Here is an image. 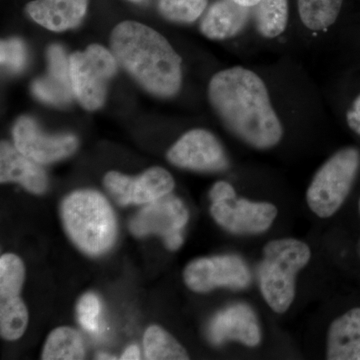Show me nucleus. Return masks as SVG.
Here are the masks:
<instances>
[{
	"label": "nucleus",
	"mask_w": 360,
	"mask_h": 360,
	"mask_svg": "<svg viewBox=\"0 0 360 360\" xmlns=\"http://www.w3.org/2000/svg\"><path fill=\"white\" fill-rule=\"evenodd\" d=\"M343 0H297L298 14L312 32L328 30L338 20Z\"/></svg>",
	"instance_id": "obj_21"
},
{
	"label": "nucleus",
	"mask_w": 360,
	"mask_h": 360,
	"mask_svg": "<svg viewBox=\"0 0 360 360\" xmlns=\"http://www.w3.org/2000/svg\"><path fill=\"white\" fill-rule=\"evenodd\" d=\"M310 258L309 246L298 239H276L264 246L258 281L265 302L276 314H284L292 304L296 277Z\"/></svg>",
	"instance_id": "obj_4"
},
{
	"label": "nucleus",
	"mask_w": 360,
	"mask_h": 360,
	"mask_svg": "<svg viewBox=\"0 0 360 360\" xmlns=\"http://www.w3.org/2000/svg\"><path fill=\"white\" fill-rule=\"evenodd\" d=\"M326 359L360 360V307L348 310L329 326Z\"/></svg>",
	"instance_id": "obj_18"
},
{
	"label": "nucleus",
	"mask_w": 360,
	"mask_h": 360,
	"mask_svg": "<svg viewBox=\"0 0 360 360\" xmlns=\"http://www.w3.org/2000/svg\"><path fill=\"white\" fill-rule=\"evenodd\" d=\"M207 335L214 345L236 340L246 347H255L262 341L257 314L245 303H236L215 315L208 326Z\"/></svg>",
	"instance_id": "obj_14"
},
{
	"label": "nucleus",
	"mask_w": 360,
	"mask_h": 360,
	"mask_svg": "<svg viewBox=\"0 0 360 360\" xmlns=\"http://www.w3.org/2000/svg\"><path fill=\"white\" fill-rule=\"evenodd\" d=\"M236 198V194L233 187L226 181L217 182L210 191V200L212 202L233 200Z\"/></svg>",
	"instance_id": "obj_28"
},
{
	"label": "nucleus",
	"mask_w": 360,
	"mask_h": 360,
	"mask_svg": "<svg viewBox=\"0 0 360 360\" xmlns=\"http://www.w3.org/2000/svg\"><path fill=\"white\" fill-rule=\"evenodd\" d=\"M174 167L201 172H222L229 167V160L222 144L212 132L202 129L189 130L167 153Z\"/></svg>",
	"instance_id": "obj_10"
},
{
	"label": "nucleus",
	"mask_w": 360,
	"mask_h": 360,
	"mask_svg": "<svg viewBox=\"0 0 360 360\" xmlns=\"http://www.w3.org/2000/svg\"><path fill=\"white\" fill-rule=\"evenodd\" d=\"M101 314V302L96 295L86 293L80 298L77 304L78 321L84 328L89 331H96L98 329V319Z\"/></svg>",
	"instance_id": "obj_27"
},
{
	"label": "nucleus",
	"mask_w": 360,
	"mask_h": 360,
	"mask_svg": "<svg viewBox=\"0 0 360 360\" xmlns=\"http://www.w3.org/2000/svg\"><path fill=\"white\" fill-rule=\"evenodd\" d=\"M60 217L68 238L85 255L98 257L115 245V212L98 191L79 189L68 194L61 202Z\"/></svg>",
	"instance_id": "obj_3"
},
{
	"label": "nucleus",
	"mask_w": 360,
	"mask_h": 360,
	"mask_svg": "<svg viewBox=\"0 0 360 360\" xmlns=\"http://www.w3.org/2000/svg\"><path fill=\"white\" fill-rule=\"evenodd\" d=\"M96 359H105V360H111V359H117V357L113 356V355H110L108 354H103V352H101V354H97Z\"/></svg>",
	"instance_id": "obj_32"
},
{
	"label": "nucleus",
	"mask_w": 360,
	"mask_h": 360,
	"mask_svg": "<svg viewBox=\"0 0 360 360\" xmlns=\"http://www.w3.org/2000/svg\"><path fill=\"white\" fill-rule=\"evenodd\" d=\"M161 18L177 25H191L200 20L208 7V0H158Z\"/></svg>",
	"instance_id": "obj_24"
},
{
	"label": "nucleus",
	"mask_w": 360,
	"mask_h": 360,
	"mask_svg": "<svg viewBox=\"0 0 360 360\" xmlns=\"http://www.w3.org/2000/svg\"><path fill=\"white\" fill-rule=\"evenodd\" d=\"M0 182H15L33 194H42L49 187L44 165L20 153L13 143H0Z\"/></svg>",
	"instance_id": "obj_16"
},
{
	"label": "nucleus",
	"mask_w": 360,
	"mask_h": 360,
	"mask_svg": "<svg viewBox=\"0 0 360 360\" xmlns=\"http://www.w3.org/2000/svg\"><path fill=\"white\" fill-rule=\"evenodd\" d=\"M89 0H32L25 11L35 23L52 32H65L82 25Z\"/></svg>",
	"instance_id": "obj_15"
},
{
	"label": "nucleus",
	"mask_w": 360,
	"mask_h": 360,
	"mask_svg": "<svg viewBox=\"0 0 360 360\" xmlns=\"http://www.w3.org/2000/svg\"><path fill=\"white\" fill-rule=\"evenodd\" d=\"M108 193L118 205H148L162 196L172 193L174 179L165 168H148L137 176H129L118 172H110L103 179Z\"/></svg>",
	"instance_id": "obj_11"
},
{
	"label": "nucleus",
	"mask_w": 360,
	"mask_h": 360,
	"mask_svg": "<svg viewBox=\"0 0 360 360\" xmlns=\"http://www.w3.org/2000/svg\"><path fill=\"white\" fill-rule=\"evenodd\" d=\"M252 16V7L234 0H215L201 16L200 30L210 40H226L243 32Z\"/></svg>",
	"instance_id": "obj_17"
},
{
	"label": "nucleus",
	"mask_w": 360,
	"mask_h": 360,
	"mask_svg": "<svg viewBox=\"0 0 360 360\" xmlns=\"http://www.w3.org/2000/svg\"><path fill=\"white\" fill-rule=\"evenodd\" d=\"M234 1L238 2V4L243 6L252 7L257 6L260 0H234Z\"/></svg>",
	"instance_id": "obj_31"
},
{
	"label": "nucleus",
	"mask_w": 360,
	"mask_h": 360,
	"mask_svg": "<svg viewBox=\"0 0 360 360\" xmlns=\"http://www.w3.org/2000/svg\"><path fill=\"white\" fill-rule=\"evenodd\" d=\"M359 212H360V200H359ZM359 255H360V241H359Z\"/></svg>",
	"instance_id": "obj_33"
},
{
	"label": "nucleus",
	"mask_w": 360,
	"mask_h": 360,
	"mask_svg": "<svg viewBox=\"0 0 360 360\" xmlns=\"http://www.w3.org/2000/svg\"><path fill=\"white\" fill-rule=\"evenodd\" d=\"M360 168V151L348 146L317 170L307 193L310 210L321 219L333 217L347 200Z\"/></svg>",
	"instance_id": "obj_5"
},
{
	"label": "nucleus",
	"mask_w": 360,
	"mask_h": 360,
	"mask_svg": "<svg viewBox=\"0 0 360 360\" xmlns=\"http://www.w3.org/2000/svg\"><path fill=\"white\" fill-rule=\"evenodd\" d=\"M347 122L349 129L360 135V94L347 111Z\"/></svg>",
	"instance_id": "obj_29"
},
{
	"label": "nucleus",
	"mask_w": 360,
	"mask_h": 360,
	"mask_svg": "<svg viewBox=\"0 0 360 360\" xmlns=\"http://www.w3.org/2000/svg\"><path fill=\"white\" fill-rule=\"evenodd\" d=\"M13 143L15 148L41 165H51L72 155L79 146L77 135L47 134L32 115H20L13 123Z\"/></svg>",
	"instance_id": "obj_8"
},
{
	"label": "nucleus",
	"mask_w": 360,
	"mask_h": 360,
	"mask_svg": "<svg viewBox=\"0 0 360 360\" xmlns=\"http://www.w3.org/2000/svg\"><path fill=\"white\" fill-rule=\"evenodd\" d=\"M117 60L110 49L92 44L70 54L71 82L75 101L87 111L103 108L108 89L117 75Z\"/></svg>",
	"instance_id": "obj_6"
},
{
	"label": "nucleus",
	"mask_w": 360,
	"mask_h": 360,
	"mask_svg": "<svg viewBox=\"0 0 360 360\" xmlns=\"http://www.w3.org/2000/svg\"><path fill=\"white\" fill-rule=\"evenodd\" d=\"M252 18L262 37L276 39L288 26V0H260L252 6Z\"/></svg>",
	"instance_id": "obj_20"
},
{
	"label": "nucleus",
	"mask_w": 360,
	"mask_h": 360,
	"mask_svg": "<svg viewBox=\"0 0 360 360\" xmlns=\"http://www.w3.org/2000/svg\"><path fill=\"white\" fill-rule=\"evenodd\" d=\"M30 51L27 44L18 37L2 39L0 44V63L8 75H18L27 68Z\"/></svg>",
	"instance_id": "obj_26"
},
{
	"label": "nucleus",
	"mask_w": 360,
	"mask_h": 360,
	"mask_svg": "<svg viewBox=\"0 0 360 360\" xmlns=\"http://www.w3.org/2000/svg\"><path fill=\"white\" fill-rule=\"evenodd\" d=\"M184 283L194 292H208L217 288L243 290L251 274L243 258L234 255L196 258L186 265Z\"/></svg>",
	"instance_id": "obj_9"
},
{
	"label": "nucleus",
	"mask_w": 360,
	"mask_h": 360,
	"mask_svg": "<svg viewBox=\"0 0 360 360\" xmlns=\"http://www.w3.org/2000/svg\"><path fill=\"white\" fill-rule=\"evenodd\" d=\"M70 54L59 44H51L46 49V70L30 85L32 96L45 105L65 108L75 99L70 77Z\"/></svg>",
	"instance_id": "obj_12"
},
{
	"label": "nucleus",
	"mask_w": 360,
	"mask_h": 360,
	"mask_svg": "<svg viewBox=\"0 0 360 360\" xmlns=\"http://www.w3.org/2000/svg\"><path fill=\"white\" fill-rule=\"evenodd\" d=\"M110 49L120 68L156 98H174L184 82L182 58L160 32L134 20L111 30Z\"/></svg>",
	"instance_id": "obj_2"
},
{
	"label": "nucleus",
	"mask_w": 360,
	"mask_h": 360,
	"mask_svg": "<svg viewBox=\"0 0 360 360\" xmlns=\"http://www.w3.org/2000/svg\"><path fill=\"white\" fill-rule=\"evenodd\" d=\"M207 94L222 124L248 146L265 150L283 139V124L257 73L241 66L219 71L210 79Z\"/></svg>",
	"instance_id": "obj_1"
},
{
	"label": "nucleus",
	"mask_w": 360,
	"mask_h": 360,
	"mask_svg": "<svg viewBox=\"0 0 360 360\" xmlns=\"http://www.w3.org/2000/svg\"><path fill=\"white\" fill-rule=\"evenodd\" d=\"M120 359L123 360H139L141 359V350L137 345H130L123 352Z\"/></svg>",
	"instance_id": "obj_30"
},
{
	"label": "nucleus",
	"mask_w": 360,
	"mask_h": 360,
	"mask_svg": "<svg viewBox=\"0 0 360 360\" xmlns=\"http://www.w3.org/2000/svg\"><path fill=\"white\" fill-rule=\"evenodd\" d=\"M85 359V349L82 335L75 329L60 326L47 336L41 359L80 360Z\"/></svg>",
	"instance_id": "obj_19"
},
{
	"label": "nucleus",
	"mask_w": 360,
	"mask_h": 360,
	"mask_svg": "<svg viewBox=\"0 0 360 360\" xmlns=\"http://www.w3.org/2000/svg\"><path fill=\"white\" fill-rule=\"evenodd\" d=\"M144 356L148 360L189 359L186 348L158 326L146 329L143 336Z\"/></svg>",
	"instance_id": "obj_22"
},
{
	"label": "nucleus",
	"mask_w": 360,
	"mask_h": 360,
	"mask_svg": "<svg viewBox=\"0 0 360 360\" xmlns=\"http://www.w3.org/2000/svg\"><path fill=\"white\" fill-rule=\"evenodd\" d=\"M28 324V311L20 295L0 297V335L4 340H20Z\"/></svg>",
	"instance_id": "obj_23"
},
{
	"label": "nucleus",
	"mask_w": 360,
	"mask_h": 360,
	"mask_svg": "<svg viewBox=\"0 0 360 360\" xmlns=\"http://www.w3.org/2000/svg\"><path fill=\"white\" fill-rule=\"evenodd\" d=\"M210 212L215 221L231 233L257 234L271 226L278 210L272 203L236 198L212 202Z\"/></svg>",
	"instance_id": "obj_13"
},
{
	"label": "nucleus",
	"mask_w": 360,
	"mask_h": 360,
	"mask_svg": "<svg viewBox=\"0 0 360 360\" xmlns=\"http://www.w3.org/2000/svg\"><path fill=\"white\" fill-rule=\"evenodd\" d=\"M25 279L22 260L13 253L0 257V297L20 295Z\"/></svg>",
	"instance_id": "obj_25"
},
{
	"label": "nucleus",
	"mask_w": 360,
	"mask_h": 360,
	"mask_svg": "<svg viewBox=\"0 0 360 360\" xmlns=\"http://www.w3.org/2000/svg\"><path fill=\"white\" fill-rule=\"evenodd\" d=\"M189 213L182 200L168 193L148 203L130 220L129 229L139 238L156 234L169 250H177L184 243V227Z\"/></svg>",
	"instance_id": "obj_7"
}]
</instances>
